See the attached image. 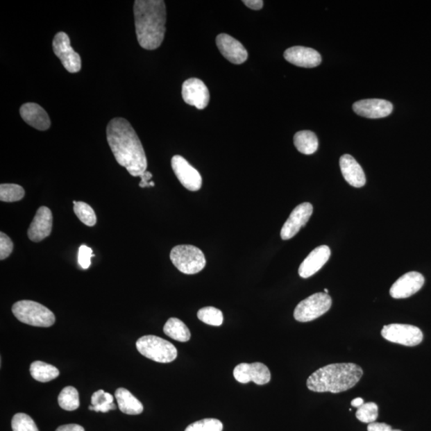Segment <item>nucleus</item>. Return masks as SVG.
<instances>
[{"mask_svg": "<svg viewBox=\"0 0 431 431\" xmlns=\"http://www.w3.org/2000/svg\"><path fill=\"white\" fill-rule=\"evenodd\" d=\"M106 137L117 162L133 177H140L146 171L145 151L129 121L122 118L112 119L106 128Z\"/></svg>", "mask_w": 431, "mask_h": 431, "instance_id": "1", "label": "nucleus"}, {"mask_svg": "<svg viewBox=\"0 0 431 431\" xmlns=\"http://www.w3.org/2000/svg\"><path fill=\"white\" fill-rule=\"evenodd\" d=\"M134 13L138 44L146 50L157 49L166 33V3L162 0H136Z\"/></svg>", "mask_w": 431, "mask_h": 431, "instance_id": "2", "label": "nucleus"}, {"mask_svg": "<svg viewBox=\"0 0 431 431\" xmlns=\"http://www.w3.org/2000/svg\"><path fill=\"white\" fill-rule=\"evenodd\" d=\"M363 374V369L355 364H329L314 372L307 380V387L315 392L340 393L357 384Z\"/></svg>", "mask_w": 431, "mask_h": 431, "instance_id": "3", "label": "nucleus"}, {"mask_svg": "<svg viewBox=\"0 0 431 431\" xmlns=\"http://www.w3.org/2000/svg\"><path fill=\"white\" fill-rule=\"evenodd\" d=\"M12 312L20 322L31 326L49 328L56 322V316L41 303L31 301H20L14 303Z\"/></svg>", "mask_w": 431, "mask_h": 431, "instance_id": "4", "label": "nucleus"}, {"mask_svg": "<svg viewBox=\"0 0 431 431\" xmlns=\"http://www.w3.org/2000/svg\"><path fill=\"white\" fill-rule=\"evenodd\" d=\"M136 347L143 356L158 363H171L178 356V350L174 344L155 335L141 337Z\"/></svg>", "mask_w": 431, "mask_h": 431, "instance_id": "5", "label": "nucleus"}, {"mask_svg": "<svg viewBox=\"0 0 431 431\" xmlns=\"http://www.w3.org/2000/svg\"><path fill=\"white\" fill-rule=\"evenodd\" d=\"M170 260L180 273L187 275L200 273L206 264L203 252L189 244L175 246L170 252Z\"/></svg>", "mask_w": 431, "mask_h": 431, "instance_id": "6", "label": "nucleus"}, {"mask_svg": "<svg viewBox=\"0 0 431 431\" xmlns=\"http://www.w3.org/2000/svg\"><path fill=\"white\" fill-rule=\"evenodd\" d=\"M331 296L324 292H318L298 305L294 311L296 321L305 323L314 321L326 314L332 307Z\"/></svg>", "mask_w": 431, "mask_h": 431, "instance_id": "7", "label": "nucleus"}, {"mask_svg": "<svg viewBox=\"0 0 431 431\" xmlns=\"http://www.w3.org/2000/svg\"><path fill=\"white\" fill-rule=\"evenodd\" d=\"M382 337L391 343L414 347L423 341V334L419 328L409 324L391 323L383 327Z\"/></svg>", "mask_w": 431, "mask_h": 431, "instance_id": "8", "label": "nucleus"}, {"mask_svg": "<svg viewBox=\"0 0 431 431\" xmlns=\"http://www.w3.org/2000/svg\"><path fill=\"white\" fill-rule=\"evenodd\" d=\"M53 51L60 58L64 68L68 72L77 73L81 71V57L71 46V40L65 32H58L53 40Z\"/></svg>", "mask_w": 431, "mask_h": 431, "instance_id": "9", "label": "nucleus"}, {"mask_svg": "<svg viewBox=\"0 0 431 431\" xmlns=\"http://www.w3.org/2000/svg\"><path fill=\"white\" fill-rule=\"evenodd\" d=\"M171 166L176 177L180 184L189 191H198L202 186V178L195 168L180 155H175L171 160Z\"/></svg>", "mask_w": 431, "mask_h": 431, "instance_id": "10", "label": "nucleus"}, {"mask_svg": "<svg viewBox=\"0 0 431 431\" xmlns=\"http://www.w3.org/2000/svg\"><path fill=\"white\" fill-rule=\"evenodd\" d=\"M233 376L239 382H253L257 385L267 384L271 380L269 367L262 363L239 364L234 369Z\"/></svg>", "mask_w": 431, "mask_h": 431, "instance_id": "11", "label": "nucleus"}, {"mask_svg": "<svg viewBox=\"0 0 431 431\" xmlns=\"http://www.w3.org/2000/svg\"><path fill=\"white\" fill-rule=\"evenodd\" d=\"M313 212V206L305 202L295 208L291 212L289 219L286 221L280 232V237L284 241L296 235L301 228L310 221Z\"/></svg>", "mask_w": 431, "mask_h": 431, "instance_id": "12", "label": "nucleus"}, {"mask_svg": "<svg viewBox=\"0 0 431 431\" xmlns=\"http://www.w3.org/2000/svg\"><path fill=\"white\" fill-rule=\"evenodd\" d=\"M183 98L185 102L203 110L210 103V92L205 84L198 78H189L183 85Z\"/></svg>", "mask_w": 431, "mask_h": 431, "instance_id": "13", "label": "nucleus"}, {"mask_svg": "<svg viewBox=\"0 0 431 431\" xmlns=\"http://www.w3.org/2000/svg\"><path fill=\"white\" fill-rule=\"evenodd\" d=\"M424 276L418 271H409L392 285L390 294L394 299H405L416 294L424 285Z\"/></svg>", "mask_w": 431, "mask_h": 431, "instance_id": "14", "label": "nucleus"}, {"mask_svg": "<svg viewBox=\"0 0 431 431\" xmlns=\"http://www.w3.org/2000/svg\"><path fill=\"white\" fill-rule=\"evenodd\" d=\"M53 226V216L50 209L42 206L37 211L28 228V235L31 241L40 242L51 235Z\"/></svg>", "mask_w": 431, "mask_h": 431, "instance_id": "15", "label": "nucleus"}, {"mask_svg": "<svg viewBox=\"0 0 431 431\" xmlns=\"http://www.w3.org/2000/svg\"><path fill=\"white\" fill-rule=\"evenodd\" d=\"M353 110L367 119H382L391 114L393 105L383 99H364L354 103Z\"/></svg>", "mask_w": 431, "mask_h": 431, "instance_id": "16", "label": "nucleus"}, {"mask_svg": "<svg viewBox=\"0 0 431 431\" xmlns=\"http://www.w3.org/2000/svg\"><path fill=\"white\" fill-rule=\"evenodd\" d=\"M217 46L221 55L233 64H242L247 60L248 52L236 39L227 34H220L216 39Z\"/></svg>", "mask_w": 431, "mask_h": 431, "instance_id": "17", "label": "nucleus"}, {"mask_svg": "<svg viewBox=\"0 0 431 431\" xmlns=\"http://www.w3.org/2000/svg\"><path fill=\"white\" fill-rule=\"evenodd\" d=\"M285 60L297 67L305 68L316 67L321 63L319 53L312 48L292 47L287 49L284 54Z\"/></svg>", "mask_w": 431, "mask_h": 431, "instance_id": "18", "label": "nucleus"}, {"mask_svg": "<svg viewBox=\"0 0 431 431\" xmlns=\"http://www.w3.org/2000/svg\"><path fill=\"white\" fill-rule=\"evenodd\" d=\"M331 255V249L327 246L316 248L303 260L299 268V275L302 278H310L316 274L328 262Z\"/></svg>", "mask_w": 431, "mask_h": 431, "instance_id": "19", "label": "nucleus"}, {"mask_svg": "<svg viewBox=\"0 0 431 431\" xmlns=\"http://www.w3.org/2000/svg\"><path fill=\"white\" fill-rule=\"evenodd\" d=\"M20 115L23 120L36 130L44 131L49 129L51 120L46 110L38 104L25 103L20 108Z\"/></svg>", "mask_w": 431, "mask_h": 431, "instance_id": "20", "label": "nucleus"}, {"mask_svg": "<svg viewBox=\"0 0 431 431\" xmlns=\"http://www.w3.org/2000/svg\"><path fill=\"white\" fill-rule=\"evenodd\" d=\"M340 169L347 183L355 188H361L366 184V177L363 168L355 161V159L344 154L339 160Z\"/></svg>", "mask_w": 431, "mask_h": 431, "instance_id": "21", "label": "nucleus"}, {"mask_svg": "<svg viewBox=\"0 0 431 431\" xmlns=\"http://www.w3.org/2000/svg\"><path fill=\"white\" fill-rule=\"evenodd\" d=\"M115 398L122 413L130 415L142 413L144 408L142 403L125 388H119L115 391Z\"/></svg>", "mask_w": 431, "mask_h": 431, "instance_id": "22", "label": "nucleus"}, {"mask_svg": "<svg viewBox=\"0 0 431 431\" xmlns=\"http://www.w3.org/2000/svg\"><path fill=\"white\" fill-rule=\"evenodd\" d=\"M294 144L297 151L306 155L316 153L319 147L316 135L310 130L296 133L294 136Z\"/></svg>", "mask_w": 431, "mask_h": 431, "instance_id": "23", "label": "nucleus"}, {"mask_svg": "<svg viewBox=\"0 0 431 431\" xmlns=\"http://www.w3.org/2000/svg\"><path fill=\"white\" fill-rule=\"evenodd\" d=\"M164 333L179 342H187L191 338L189 329L178 318H170L164 324Z\"/></svg>", "mask_w": 431, "mask_h": 431, "instance_id": "24", "label": "nucleus"}, {"mask_svg": "<svg viewBox=\"0 0 431 431\" xmlns=\"http://www.w3.org/2000/svg\"><path fill=\"white\" fill-rule=\"evenodd\" d=\"M30 372L33 379L41 382H50L60 375L57 367L42 361L33 362L30 366Z\"/></svg>", "mask_w": 431, "mask_h": 431, "instance_id": "25", "label": "nucleus"}, {"mask_svg": "<svg viewBox=\"0 0 431 431\" xmlns=\"http://www.w3.org/2000/svg\"><path fill=\"white\" fill-rule=\"evenodd\" d=\"M90 411L106 413L111 409H116L114 403V397L110 393L99 390L93 394L92 397V406L89 407Z\"/></svg>", "mask_w": 431, "mask_h": 431, "instance_id": "26", "label": "nucleus"}, {"mask_svg": "<svg viewBox=\"0 0 431 431\" xmlns=\"http://www.w3.org/2000/svg\"><path fill=\"white\" fill-rule=\"evenodd\" d=\"M58 401L60 407L68 412L76 411L80 406L78 392L73 387L64 388L58 396Z\"/></svg>", "mask_w": 431, "mask_h": 431, "instance_id": "27", "label": "nucleus"}, {"mask_svg": "<svg viewBox=\"0 0 431 431\" xmlns=\"http://www.w3.org/2000/svg\"><path fill=\"white\" fill-rule=\"evenodd\" d=\"M73 204L74 214L78 219L89 227L94 226L97 222V217L92 208L83 201H74Z\"/></svg>", "mask_w": 431, "mask_h": 431, "instance_id": "28", "label": "nucleus"}, {"mask_svg": "<svg viewBox=\"0 0 431 431\" xmlns=\"http://www.w3.org/2000/svg\"><path fill=\"white\" fill-rule=\"evenodd\" d=\"M25 191L22 186L16 184H2L0 185V201L15 202L24 198Z\"/></svg>", "mask_w": 431, "mask_h": 431, "instance_id": "29", "label": "nucleus"}, {"mask_svg": "<svg viewBox=\"0 0 431 431\" xmlns=\"http://www.w3.org/2000/svg\"><path fill=\"white\" fill-rule=\"evenodd\" d=\"M201 321L212 326H221L223 321V313L214 307L201 308L198 312Z\"/></svg>", "mask_w": 431, "mask_h": 431, "instance_id": "30", "label": "nucleus"}, {"mask_svg": "<svg viewBox=\"0 0 431 431\" xmlns=\"http://www.w3.org/2000/svg\"><path fill=\"white\" fill-rule=\"evenodd\" d=\"M12 428L13 431H40L34 420L24 413L14 415Z\"/></svg>", "mask_w": 431, "mask_h": 431, "instance_id": "31", "label": "nucleus"}, {"mask_svg": "<svg viewBox=\"0 0 431 431\" xmlns=\"http://www.w3.org/2000/svg\"><path fill=\"white\" fill-rule=\"evenodd\" d=\"M378 409L379 408L375 403H364L356 412V418L362 423L369 424L375 423L378 419Z\"/></svg>", "mask_w": 431, "mask_h": 431, "instance_id": "32", "label": "nucleus"}, {"mask_svg": "<svg viewBox=\"0 0 431 431\" xmlns=\"http://www.w3.org/2000/svg\"><path fill=\"white\" fill-rule=\"evenodd\" d=\"M223 424L220 420L216 419H205L200 420L189 425L185 431H222Z\"/></svg>", "mask_w": 431, "mask_h": 431, "instance_id": "33", "label": "nucleus"}, {"mask_svg": "<svg viewBox=\"0 0 431 431\" xmlns=\"http://www.w3.org/2000/svg\"><path fill=\"white\" fill-rule=\"evenodd\" d=\"M94 257L92 248L83 244L78 250V264L83 269H87L92 264V258Z\"/></svg>", "mask_w": 431, "mask_h": 431, "instance_id": "34", "label": "nucleus"}, {"mask_svg": "<svg viewBox=\"0 0 431 431\" xmlns=\"http://www.w3.org/2000/svg\"><path fill=\"white\" fill-rule=\"evenodd\" d=\"M13 248L12 239L3 232L0 233V260L7 259L12 254Z\"/></svg>", "mask_w": 431, "mask_h": 431, "instance_id": "35", "label": "nucleus"}, {"mask_svg": "<svg viewBox=\"0 0 431 431\" xmlns=\"http://www.w3.org/2000/svg\"><path fill=\"white\" fill-rule=\"evenodd\" d=\"M367 431H402L400 430H393L391 425L386 423H372L367 427Z\"/></svg>", "mask_w": 431, "mask_h": 431, "instance_id": "36", "label": "nucleus"}, {"mask_svg": "<svg viewBox=\"0 0 431 431\" xmlns=\"http://www.w3.org/2000/svg\"><path fill=\"white\" fill-rule=\"evenodd\" d=\"M140 178L142 179L140 183L141 188L153 187V186L155 185L153 182H149V180H151L153 178V175L151 172L146 171L142 174Z\"/></svg>", "mask_w": 431, "mask_h": 431, "instance_id": "37", "label": "nucleus"}, {"mask_svg": "<svg viewBox=\"0 0 431 431\" xmlns=\"http://www.w3.org/2000/svg\"><path fill=\"white\" fill-rule=\"evenodd\" d=\"M243 3L246 4L248 8L255 10L262 9L264 5L262 0H244Z\"/></svg>", "mask_w": 431, "mask_h": 431, "instance_id": "38", "label": "nucleus"}, {"mask_svg": "<svg viewBox=\"0 0 431 431\" xmlns=\"http://www.w3.org/2000/svg\"><path fill=\"white\" fill-rule=\"evenodd\" d=\"M56 431H85L82 425L78 424H67L61 425Z\"/></svg>", "mask_w": 431, "mask_h": 431, "instance_id": "39", "label": "nucleus"}, {"mask_svg": "<svg viewBox=\"0 0 431 431\" xmlns=\"http://www.w3.org/2000/svg\"><path fill=\"white\" fill-rule=\"evenodd\" d=\"M364 404V399L362 398H356L355 399H353V401H351V406L354 407H360L362 406H363Z\"/></svg>", "mask_w": 431, "mask_h": 431, "instance_id": "40", "label": "nucleus"}, {"mask_svg": "<svg viewBox=\"0 0 431 431\" xmlns=\"http://www.w3.org/2000/svg\"><path fill=\"white\" fill-rule=\"evenodd\" d=\"M324 294H328V289H324Z\"/></svg>", "mask_w": 431, "mask_h": 431, "instance_id": "41", "label": "nucleus"}]
</instances>
